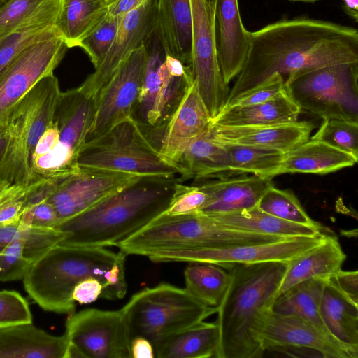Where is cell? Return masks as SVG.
Returning <instances> with one entry per match:
<instances>
[{
  "mask_svg": "<svg viewBox=\"0 0 358 358\" xmlns=\"http://www.w3.org/2000/svg\"><path fill=\"white\" fill-rule=\"evenodd\" d=\"M250 38L246 61L226 106L275 73L289 75L306 68L358 62L357 30L331 22L280 20L251 32Z\"/></svg>",
  "mask_w": 358,
  "mask_h": 358,
  "instance_id": "6da1fadb",
  "label": "cell"
},
{
  "mask_svg": "<svg viewBox=\"0 0 358 358\" xmlns=\"http://www.w3.org/2000/svg\"><path fill=\"white\" fill-rule=\"evenodd\" d=\"M178 175L144 176L96 204L60 221L59 244L116 246L164 213L185 187Z\"/></svg>",
  "mask_w": 358,
  "mask_h": 358,
  "instance_id": "7a4b0ae2",
  "label": "cell"
},
{
  "mask_svg": "<svg viewBox=\"0 0 358 358\" xmlns=\"http://www.w3.org/2000/svg\"><path fill=\"white\" fill-rule=\"evenodd\" d=\"M126 255L105 248L57 244L34 260L23 278L30 298L43 310L71 315L75 311L72 293L88 278L103 285L102 299H122L127 292Z\"/></svg>",
  "mask_w": 358,
  "mask_h": 358,
  "instance_id": "3957f363",
  "label": "cell"
},
{
  "mask_svg": "<svg viewBox=\"0 0 358 358\" xmlns=\"http://www.w3.org/2000/svg\"><path fill=\"white\" fill-rule=\"evenodd\" d=\"M288 262L233 264L230 282L217 310L220 333L217 358H259L264 351L254 334L262 310L270 308Z\"/></svg>",
  "mask_w": 358,
  "mask_h": 358,
  "instance_id": "277c9868",
  "label": "cell"
},
{
  "mask_svg": "<svg viewBox=\"0 0 358 358\" xmlns=\"http://www.w3.org/2000/svg\"><path fill=\"white\" fill-rule=\"evenodd\" d=\"M281 238H283L227 227L199 212L184 215L163 213L117 248L126 255L146 256L162 249L226 247Z\"/></svg>",
  "mask_w": 358,
  "mask_h": 358,
  "instance_id": "5b68a950",
  "label": "cell"
},
{
  "mask_svg": "<svg viewBox=\"0 0 358 358\" xmlns=\"http://www.w3.org/2000/svg\"><path fill=\"white\" fill-rule=\"evenodd\" d=\"M54 74L40 80L12 111L9 137L0 160V184L28 185L33 180L32 157L36 145L53 120L61 94Z\"/></svg>",
  "mask_w": 358,
  "mask_h": 358,
  "instance_id": "8992f818",
  "label": "cell"
},
{
  "mask_svg": "<svg viewBox=\"0 0 358 358\" xmlns=\"http://www.w3.org/2000/svg\"><path fill=\"white\" fill-rule=\"evenodd\" d=\"M217 310L185 289L165 282L136 293L121 309L130 341L135 337L145 338L154 352L169 336L203 321Z\"/></svg>",
  "mask_w": 358,
  "mask_h": 358,
  "instance_id": "52a82bcc",
  "label": "cell"
},
{
  "mask_svg": "<svg viewBox=\"0 0 358 358\" xmlns=\"http://www.w3.org/2000/svg\"><path fill=\"white\" fill-rule=\"evenodd\" d=\"M357 79L358 62L300 69L285 85L301 112L358 122Z\"/></svg>",
  "mask_w": 358,
  "mask_h": 358,
  "instance_id": "ba28073f",
  "label": "cell"
},
{
  "mask_svg": "<svg viewBox=\"0 0 358 358\" xmlns=\"http://www.w3.org/2000/svg\"><path fill=\"white\" fill-rule=\"evenodd\" d=\"M147 64L131 118L159 150L168 124L193 83L192 73L177 76L166 69V53L155 32L145 43Z\"/></svg>",
  "mask_w": 358,
  "mask_h": 358,
  "instance_id": "9c48e42d",
  "label": "cell"
},
{
  "mask_svg": "<svg viewBox=\"0 0 358 358\" xmlns=\"http://www.w3.org/2000/svg\"><path fill=\"white\" fill-rule=\"evenodd\" d=\"M79 166L144 176H180L129 118L96 140L85 143L77 159Z\"/></svg>",
  "mask_w": 358,
  "mask_h": 358,
  "instance_id": "30bf717a",
  "label": "cell"
},
{
  "mask_svg": "<svg viewBox=\"0 0 358 358\" xmlns=\"http://www.w3.org/2000/svg\"><path fill=\"white\" fill-rule=\"evenodd\" d=\"M331 234L315 236L287 237L270 242L226 247L162 249L150 252L146 256L153 262H207L224 268L237 264L288 262L317 245Z\"/></svg>",
  "mask_w": 358,
  "mask_h": 358,
  "instance_id": "8fae6325",
  "label": "cell"
},
{
  "mask_svg": "<svg viewBox=\"0 0 358 358\" xmlns=\"http://www.w3.org/2000/svg\"><path fill=\"white\" fill-rule=\"evenodd\" d=\"M189 1L192 15L189 67L193 82L213 120L224 108L230 91L217 57L215 9L206 0Z\"/></svg>",
  "mask_w": 358,
  "mask_h": 358,
  "instance_id": "7c38bea8",
  "label": "cell"
},
{
  "mask_svg": "<svg viewBox=\"0 0 358 358\" xmlns=\"http://www.w3.org/2000/svg\"><path fill=\"white\" fill-rule=\"evenodd\" d=\"M254 334L264 352L308 348L324 358H357L356 351L338 342L310 322L294 315L276 313L269 308L257 317Z\"/></svg>",
  "mask_w": 358,
  "mask_h": 358,
  "instance_id": "4fadbf2b",
  "label": "cell"
},
{
  "mask_svg": "<svg viewBox=\"0 0 358 358\" xmlns=\"http://www.w3.org/2000/svg\"><path fill=\"white\" fill-rule=\"evenodd\" d=\"M147 59L144 43L132 51L116 69L97 97L94 119L85 143L98 139L131 118L142 87Z\"/></svg>",
  "mask_w": 358,
  "mask_h": 358,
  "instance_id": "5bb4252c",
  "label": "cell"
},
{
  "mask_svg": "<svg viewBox=\"0 0 358 358\" xmlns=\"http://www.w3.org/2000/svg\"><path fill=\"white\" fill-rule=\"evenodd\" d=\"M68 47L60 34L24 49L0 80V131L18 103L43 78L53 73Z\"/></svg>",
  "mask_w": 358,
  "mask_h": 358,
  "instance_id": "9a60e30c",
  "label": "cell"
},
{
  "mask_svg": "<svg viewBox=\"0 0 358 358\" xmlns=\"http://www.w3.org/2000/svg\"><path fill=\"white\" fill-rule=\"evenodd\" d=\"M65 334L85 358H131L122 310L85 309L69 315Z\"/></svg>",
  "mask_w": 358,
  "mask_h": 358,
  "instance_id": "2e32d148",
  "label": "cell"
},
{
  "mask_svg": "<svg viewBox=\"0 0 358 358\" xmlns=\"http://www.w3.org/2000/svg\"><path fill=\"white\" fill-rule=\"evenodd\" d=\"M139 177L129 173L79 166L77 171L62 181L47 201L55 208L60 222L93 206Z\"/></svg>",
  "mask_w": 358,
  "mask_h": 358,
  "instance_id": "e0dca14e",
  "label": "cell"
},
{
  "mask_svg": "<svg viewBox=\"0 0 358 358\" xmlns=\"http://www.w3.org/2000/svg\"><path fill=\"white\" fill-rule=\"evenodd\" d=\"M157 0H145L123 15L117 34L107 55L94 72L80 86L97 99L99 93L126 57L145 43L155 31Z\"/></svg>",
  "mask_w": 358,
  "mask_h": 358,
  "instance_id": "ac0fdd59",
  "label": "cell"
},
{
  "mask_svg": "<svg viewBox=\"0 0 358 358\" xmlns=\"http://www.w3.org/2000/svg\"><path fill=\"white\" fill-rule=\"evenodd\" d=\"M192 185L200 187L210 197L199 213L208 215L236 213L253 208L273 186V178L241 176L194 180Z\"/></svg>",
  "mask_w": 358,
  "mask_h": 358,
  "instance_id": "d6986e66",
  "label": "cell"
},
{
  "mask_svg": "<svg viewBox=\"0 0 358 358\" xmlns=\"http://www.w3.org/2000/svg\"><path fill=\"white\" fill-rule=\"evenodd\" d=\"M216 51L224 82L237 76L246 61L250 34L243 26L238 0H217L215 10Z\"/></svg>",
  "mask_w": 358,
  "mask_h": 358,
  "instance_id": "ffe728a7",
  "label": "cell"
},
{
  "mask_svg": "<svg viewBox=\"0 0 358 358\" xmlns=\"http://www.w3.org/2000/svg\"><path fill=\"white\" fill-rule=\"evenodd\" d=\"M97 99L80 87L61 92L53 121L59 131L57 146L78 159L92 125Z\"/></svg>",
  "mask_w": 358,
  "mask_h": 358,
  "instance_id": "44dd1931",
  "label": "cell"
},
{
  "mask_svg": "<svg viewBox=\"0 0 358 358\" xmlns=\"http://www.w3.org/2000/svg\"><path fill=\"white\" fill-rule=\"evenodd\" d=\"M314 125L310 122L224 127L210 124L213 136L224 142L265 148L287 152L310 139Z\"/></svg>",
  "mask_w": 358,
  "mask_h": 358,
  "instance_id": "7402d4cb",
  "label": "cell"
},
{
  "mask_svg": "<svg viewBox=\"0 0 358 358\" xmlns=\"http://www.w3.org/2000/svg\"><path fill=\"white\" fill-rule=\"evenodd\" d=\"M210 123L211 118L193 82L168 124L160 154L174 164L190 142L204 132Z\"/></svg>",
  "mask_w": 358,
  "mask_h": 358,
  "instance_id": "603a6c76",
  "label": "cell"
},
{
  "mask_svg": "<svg viewBox=\"0 0 358 358\" xmlns=\"http://www.w3.org/2000/svg\"><path fill=\"white\" fill-rule=\"evenodd\" d=\"M154 32L166 55L189 66L192 48L189 0H157Z\"/></svg>",
  "mask_w": 358,
  "mask_h": 358,
  "instance_id": "cb8c5ba5",
  "label": "cell"
},
{
  "mask_svg": "<svg viewBox=\"0 0 358 358\" xmlns=\"http://www.w3.org/2000/svg\"><path fill=\"white\" fill-rule=\"evenodd\" d=\"M346 257L338 238L334 234L327 235L317 245L288 261L275 298L303 281L315 278H329L341 269Z\"/></svg>",
  "mask_w": 358,
  "mask_h": 358,
  "instance_id": "d4e9b609",
  "label": "cell"
},
{
  "mask_svg": "<svg viewBox=\"0 0 358 358\" xmlns=\"http://www.w3.org/2000/svg\"><path fill=\"white\" fill-rule=\"evenodd\" d=\"M174 164L179 169L182 180L231 176L229 153L222 142L213 136L210 124L190 142Z\"/></svg>",
  "mask_w": 358,
  "mask_h": 358,
  "instance_id": "484cf974",
  "label": "cell"
},
{
  "mask_svg": "<svg viewBox=\"0 0 358 358\" xmlns=\"http://www.w3.org/2000/svg\"><path fill=\"white\" fill-rule=\"evenodd\" d=\"M68 344L65 333L53 336L32 322L0 329V358H64Z\"/></svg>",
  "mask_w": 358,
  "mask_h": 358,
  "instance_id": "4316f807",
  "label": "cell"
},
{
  "mask_svg": "<svg viewBox=\"0 0 358 358\" xmlns=\"http://www.w3.org/2000/svg\"><path fill=\"white\" fill-rule=\"evenodd\" d=\"M60 0H46L29 18L0 38V80L27 47L59 33L55 27Z\"/></svg>",
  "mask_w": 358,
  "mask_h": 358,
  "instance_id": "83f0119b",
  "label": "cell"
},
{
  "mask_svg": "<svg viewBox=\"0 0 358 358\" xmlns=\"http://www.w3.org/2000/svg\"><path fill=\"white\" fill-rule=\"evenodd\" d=\"M301 113L286 88L265 102L223 110L211 123L224 127H248L294 123Z\"/></svg>",
  "mask_w": 358,
  "mask_h": 358,
  "instance_id": "f1b7e54d",
  "label": "cell"
},
{
  "mask_svg": "<svg viewBox=\"0 0 358 358\" xmlns=\"http://www.w3.org/2000/svg\"><path fill=\"white\" fill-rule=\"evenodd\" d=\"M358 158L322 141L310 138L285 153L278 175L326 174L354 166Z\"/></svg>",
  "mask_w": 358,
  "mask_h": 358,
  "instance_id": "f546056e",
  "label": "cell"
},
{
  "mask_svg": "<svg viewBox=\"0 0 358 358\" xmlns=\"http://www.w3.org/2000/svg\"><path fill=\"white\" fill-rule=\"evenodd\" d=\"M320 314L329 334L358 351V304L341 293L328 278L324 282Z\"/></svg>",
  "mask_w": 358,
  "mask_h": 358,
  "instance_id": "4dcf8cb0",
  "label": "cell"
},
{
  "mask_svg": "<svg viewBox=\"0 0 358 358\" xmlns=\"http://www.w3.org/2000/svg\"><path fill=\"white\" fill-rule=\"evenodd\" d=\"M209 216L227 227L283 238L331 234L330 229L320 224L304 225L283 220L261 210L257 206L243 211Z\"/></svg>",
  "mask_w": 358,
  "mask_h": 358,
  "instance_id": "1f68e13d",
  "label": "cell"
},
{
  "mask_svg": "<svg viewBox=\"0 0 358 358\" xmlns=\"http://www.w3.org/2000/svg\"><path fill=\"white\" fill-rule=\"evenodd\" d=\"M220 341L216 322L201 321L166 338L155 352L157 358L215 357Z\"/></svg>",
  "mask_w": 358,
  "mask_h": 358,
  "instance_id": "d6a6232c",
  "label": "cell"
},
{
  "mask_svg": "<svg viewBox=\"0 0 358 358\" xmlns=\"http://www.w3.org/2000/svg\"><path fill=\"white\" fill-rule=\"evenodd\" d=\"M106 0H60V7L55 27L68 48L78 47L107 15Z\"/></svg>",
  "mask_w": 358,
  "mask_h": 358,
  "instance_id": "836d02e7",
  "label": "cell"
},
{
  "mask_svg": "<svg viewBox=\"0 0 358 358\" xmlns=\"http://www.w3.org/2000/svg\"><path fill=\"white\" fill-rule=\"evenodd\" d=\"M324 280L315 278L294 285L275 298L270 310L276 313L299 316L329 334L320 314Z\"/></svg>",
  "mask_w": 358,
  "mask_h": 358,
  "instance_id": "e575fe53",
  "label": "cell"
},
{
  "mask_svg": "<svg viewBox=\"0 0 358 358\" xmlns=\"http://www.w3.org/2000/svg\"><path fill=\"white\" fill-rule=\"evenodd\" d=\"M188 263L184 271L185 289L203 304L217 309L229 285V271L212 263Z\"/></svg>",
  "mask_w": 358,
  "mask_h": 358,
  "instance_id": "d590c367",
  "label": "cell"
},
{
  "mask_svg": "<svg viewBox=\"0 0 358 358\" xmlns=\"http://www.w3.org/2000/svg\"><path fill=\"white\" fill-rule=\"evenodd\" d=\"M66 236L65 232L57 229L31 227L19 219L2 222L0 223V251L13 243L21 242L25 255L34 261Z\"/></svg>",
  "mask_w": 358,
  "mask_h": 358,
  "instance_id": "8d00e7d4",
  "label": "cell"
},
{
  "mask_svg": "<svg viewBox=\"0 0 358 358\" xmlns=\"http://www.w3.org/2000/svg\"><path fill=\"white\" fill-rule=\"evenodd\" d=\"M221 142L231 159V175L251 173L271 178L278 176L285 152L265 148Z\"/></svg>",
  "mask_w": 358,
  "mask_h": 358,
  "instance_id": "74e56055",
  "label": "cell"
},
{
  "mask_svg": "<svg viewBox=\"0 0 358 358\" xmlns=\"http://www.w3.org/2000/svg\"><path fill=\"white\" fill-rule=\"evenodd\" d=\"M257 207L283 220L304 225L320 224L308 215L298 198L289 189H279L271 186L261 197Z\"/></svg>",
  "mask_w": 358,
  "mask_h": 358,
  "instance_id": "f35d334b",
  "label": "cell"
},
{
  "mask_svg": "<svg viewBox=\"0 0 358 358\" xmlns=\"http://www.w3.org/2000/svg\"><path fill=\"white\" fill-rule=\"evenodd\" d=\"M311 139L322 141L358 158V122L342 119H324Z\"/></svg>",
  "mask_w": 358,
  "mask_h": 358,
  "instance_id": "ab89813d",
  "label": "cell"
},
{
  "mask_svg": "<svg viewBox=\"0 0 358 358\" xmlns=\"http://www.w3.org/2000/svg\"><path fill=\"white\" fill-rule=\"evenodd\" d=\"M122 16L107 14L103 20L80 43L87 53L94 69L100 66L117 34Z\"/></svg>",
  "mask_w": 358,
  "mask_h": 358,
  "instance_id": "60d3db41",
  "label": "cell"
},
{
  "mask_svg": "<svg viewBox=\"0 0 358 358\" xmlns=\"http://www.w3.org/2000/svg\"><path fill=\"white\" fill-rule=\"evenodd\" d=\"M34 262L25 255L22 243L8 245L0 251V282L23 280Z\"/></svg>",
  "mask_w": 358,
  "mask_h": 358,
  "instance_id": "b9f144b4",
  "label": "cell"
},
{
  "mask_svg": "<svg viewBox=\"0 0 358 358\" xmlns=\"http://www.w3.org/2000/svg\"><path fill=\"white\" fill-rule=\"evenodd\" d=\"M32 322L29 305L18 292L0 290V329Z\"/></svg>",
  "mask_w": 358,
  "mask_h": 358,
  "instance_id": "7bdbcfd3",
  "label": "cell"
},
{
  "mask_svg": "<svg viewBox=\"0 0 358 358\" xmlns=\"http://www.w3.org/2000/svg\"><path fill=\"white\" fill-rule=\"evenodd\" d=\"M46 0H9L0 9V38L32 15Z\"/></svg>",
  "mask_w": 358,
  "mask_h": 358,
  "instance_id": "ee69618b",
  "label": "cell"
},
{
  "mask_svg": "<svg viewBox=\"0 0 358 358\" xmlns=\"http://www.w3.org/2000/svg\"><path fill=\"white\" fill-rule=\"evenodd\" d=\"M285 88L283 76L275 73L262 84L234 98L223 110L233 106H245L265 102L276 96Z\"/></svg>",
  "mask_w": 358,
  "mask_h": 358,
  "instance_id": "f6af8a7d",
  "label": "cell"
},
{
  "mask_svg": "<svg viewBox=\"0 0 358 358\" xmlns=\"http://www.w3.org/2000/svg\"><path fill=\"white\" fill-rule=\"evenodd\" d=\"M32 182L24 185L6 186L0 191V223L20 218Z\"/></svg>",
  "mask_w": 358,
  "mask_h": 358,
  "instance_id": "bcb514c9",
  "label": "cell"
},
{
  "mask_svg": "<svg viewBox=\"0 0 358 358\" xmlns=\"http://www.w3.org/2000/svg\"><path fill=\"white\" fill-rule=\"evenodd\" d=\"M209 201V196L200 187L185 185L164 213L169 215H184L199 212Z\"/></svg>",
  "mask_w": 358,
  "mask_h": 358,
  "instance_id": "7dc6e473",
  "label": "cell"
},
{
  "mask_svg": "<svg viewBox=\"0 0 358 358\" xmlns=\"http://www.w3.org/2000/svg\"><path fill=\"white\" fill-rule=\"evenodd\" d=\"M19 220L27 225L42 228H55L59 222L55 208L48 201L24 209Z\"/></svg>",
  "mask_w": 358,
  "mask_h": 358,
  "instance_id": "c3c4849f",
  "label": "cell"
},
{
  "mask_svg": "<svg viewBox=\"0 0 358 358\" xmlns=\"http://www.w3.org/2000/svg\"><path fill=\"white\" fill-rule=\"evenodd\" d=\"M104 287L103 283L96 278H88L78 283L73 291L74 301L80 304H87L101 298Z\"/></svg>",
  "mask_w": 358,
  "mask_h": 358,
  "instance_id": "681fc988",
  "label": "cell"
},
{
  "mask_svg": "<svg viewBox=\"0 0 358 358\" xmlns=\"http://www.w3.org/2000/svg\"><path fill=\"white\" fill-rule=\"evenodd\" d=\"M328 279L341 293L358 304V272L357 270L340 269Z\"/></svg>",
  "mask_w": 358,
  "mask_h": 358,
  "instance_id": "f907efd6",
  "label": "cell"
},
{
  "mask_svg": "<svg viewBox=\"0 0 358 358\" xmlns=\"http://www.w3.org/2000/svg\"><path fill=\"white\" fill-rule=\"evenodd\" d=\"M59 141V131L55 122L52 120L39 138L32 157L33 160L43 155L52 149Z\"/></svg>",
  "mask_w": 358,
  "mask_h": 358,
  "instance_id": "816d5d0a",
  "label": "cell"
},
{
  "mask_svg": "<svg viewBox=\"0 0 358 358\" xmlns=\"http://www.w3.org/2000/svg\"><path fill=\"white\" fill-rule=\"evenodd\" d=\"M130 351L132 358L155 357L152 343L143 337H135L131 340Z\"/></svg>",
  "mask_w": 358,
  "mask_h": 358,
  "instance_id": "f5cc1de1",
  "label": "cell"
},
{
  "mask_svg": "<svg viewBox=\"0 0 358 358\" xmlns=\"http://www.w3.org/2000/svg\"><path fill=\"white\" fill-rule=\"evenodd\" d=\"M145 0H116L108 6V14L122 16L138 8Z\"/></svg>",
  "mask_w": 358,
  "mask_h": 358,
  "instance_id": "db71d44e",
  "label": "cell"
},
{
  "mask_svg": "<svg viewBox=\"0 0 358 358\" xmlns=\"http://www.w3.org/2000/svg\"><path fill=\"white\" fill-rule=\"evenodd\" d=\"M343 11L355 22L358 21V0H342Z\"/></svg>",
  "mask_w": 358,
  "mask_h": 358,
  "instance_id": "11a10c76",
  "label": "cell"
},
{
  "mask_svg": "<svg viewBox=\"0 0 358 358\" xmlns=\"http://www.w3.org/2000/svg\"><path fill=\"white\" fill-rule=\"evenodd\" d=\"M64 358H85V357L77 346L69 341Z\"/></svg>",
  "mask_w": 358,
  "mask_h": 358,
  "instance_id": "9f6ffc18",
  "label": "cell"
},
{
  "mask_svg": "<svg viewBox=\"0 0 358 358\" xmlns=\"http://www.w3.org/2000/svg\"><path fill=\"white\" fill-rule=\"evenodd\" d=\"M9 132L7 126L0 131V160L1 159L6 150L8 141Z\"/></svg>",
  "mask_w": 358,
  "mask_h": 358,
  "instance_id": "6f0895ef",
  "label": "cell"
},
{
  "mask_svg": "<svg viewBox=\"0 0 358 358\" xmlns=\"http://www.w3.org/2000/svg\"><path fill=\"white\" fill-rule=\"evenodd\" d=\"M9 0H0V9Z\"/></svg>",
  "mask_w": 358,
  "mask_h": 358,
  "instance_id": "680465c9",
  "label": "cell"
},
{
  "mask_svg": "<svg viewBox=\"0 0 358 358\" xmlns=\"http://www.w3.org/2000/svg\"><path fill=\"white\" fill-rule=\"evenodd\" d=\"M290 1H303V2H314V1H316L317 0H290Z\"/></svg>",
  "mask_w": 358,
  "mask_h": 358,
  "instance_id": "91938a15",
  "label": "cell"
},
{
  "mask_svg": "<svg viewBox=\"0 0 358 358\" xmlns=\"http://www.w3.org/2000/svg\"><path fill=\"white\" fill-rule=\"evenodd\" d=\"M107 1V3H108V5H110L111 3H113L114 1H115L116 0H106Z\"/></svg>",
  "mask_w": 358,
  "mask_h": 358,
  "instance_id": "94428289",
  "label": "cell"
},
{
  "mask_svg": "<svg viewBox=\"0 0 358 358\" xmlns=\"http://www.w3.org/2000/svg\"><path fill=\"white\" fill-rule=\"evenodd\" d=\"M5 187H6V185H2V184H0V191L1 189H3Z\"/></svg>",
  "mask_w": 358,
  "mask_h": 358,
  "instance_id": "6125c7cd",
  "label": "cell"
}]
</instances>
